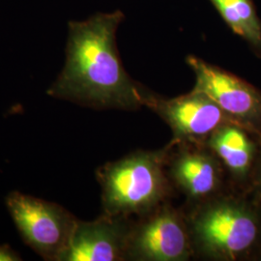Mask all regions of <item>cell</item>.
I'll return each instance as SVG.
<instances>
[{
  "instance_id": "7",
  "label": "cell",
  "mask_w": 261,
  "mask_h": 261,
  "mask_svg": "<svg viewBox=\"0 0 261 261\" xmlns=\"http://www.w3.org/2000/svg\"><path fill=\"white\" fill-rule=\"evenodd\" d=\"M187 64L196 76L194 88L206 94L234 123L261 137V91L241 77L194 56Z\"/></svg>"
},
{
  "instance_id": "2",
  "label": "cell",
  "mask_w": 261,
  "mask_h": 261,
  "mask_svg": "<svg viewBox=\"0 0 261 261\" xmlns=\"http://www.w3.org/2000/svg\"><path fill=\"white\" fill-rule=\"evenodd\" d=\"M181 208L194 259H261V208L247 194L228 190L196 205Z\"/></svg>"
},
{
  "instance_id": "6",
  "label": "cell",
  "mask_w": 261,
  "mask_h": 261,
  "mask_svg": "<svg viewBox=\"0 0 261 261\" xmlns=\"http://www.w3.org/2000/svg\"><path fill=\"white\" fill-rule=\"evenodd\" d=\"M169 144L167 173L174 191L185 197L182 206L196 205L232 190L221 162L206 144L172 140Z\"/></svg>"
},
{
  "instance_id": "5",
  "label": "cell",
  "mask_w": 261,
  "mask_h": 261,
  "mask_svg": "<svg viewBox=\"0 0 261 261\" xmlns=\"http://www.w3.org/2000/svg\"><path fill=\"white\" fill-rule=\"evenodd\" d=\"M194 252L181 207L171 201L134 218L126 261H189Z\"/></svg>"
},
{
  "instance_id": "9",
  "label": "cell",
  "mask_w": 261,
  "mask_h": 261,
  "mask_svg": "<svg viewBox=\"0 0 261 261\" xmlns=\"http://www.w3.org/2000/svg\"><path fill=\"white\" fill-rule=\"evenodd\" d=\"M134 218L103 214L76 223L63 261H126Z\"/></svg>"
},
{
  "instance_id": "3",
  "label": "cell",
  "mask_w": 261,
  "mask_h": 261,
  "mask_svg": "<svg viewBox=\"0 0 261 261\" xmlns=\"http://www.w3.org/2000/svg\"><path fill=\"white\" fill-rule=\"evenodd\" d=\"M170 144L157 150H137L96 170L102 213L137 218L171 201L175 191L166 164Z\"/></svg>"
},
{
  "instance_id": "12",
  "label": "cell",
  "mask_w": 261,
  "mask_h": 261,
  "mask_svg": "<svg viewBox=\"0 0 261 261\" xmlns=\"http://www.w3.org/2000/svg\"><path fill=\"white\" fill-rule=\"evenodd\" d=\"M261 208V146L250 187L246 193Z\"/></svg>"
},
{
  "instance_id": "1",
  "label": "cell",
  "mask_w": 261,
  "mask_h": 261,
  "mask_svg": "<svg viewBox=\"0 0 261 261\" xmlns=\"http://www.w3.org/2000/svg\"><path fill=\"white\" fill-rule=\"evenodd\" d=\"M123 19L121 11H115L68 23L65 64L48 96L98 111L147 107L155 93L126 72L116 45Z\"/></svg>"
},
{
  "instance_id": "13",
  "label": "cell",
  "mask_w": 261,
  "mask_h": 261,
  "mask_svg": "<svg viewBox=\"0 0 261 261\" xmlns=\"http://www.w3.org/2000/svg\"><path fill=\"white\" fill-rule=\"evenodd\" d=\"M22 259L18 252L9 245H0V261H20Z\"/></svg>"
},
{
  "instance_id": "11",
  "label": "cell",
  "mask_w": 261,
  "mask_h": 261,
  "mask_svg": "<svg viewBox=\"0 0 261 261\" xmlns=\"http://www.w3.org/2000/svg\"><path fill=\"white\" fill-rule=\"evenodd\" d=\"M232 32L261 57V20L252 0H209Z\"/></svg>"
},
{
  "instance_id": "8",
  "label": "cell",
  "mask_w": 261,
  "mask_h": 261,
  "mask_svg": "<svg viewBox=\"0 0 261 261\" xmlns=\"http://www.w3.org/2000/svg\"><path fill=\"white\" fill-rule=\"evenodd\" d=\"M146 108L168 125L176 143L204 145L215 130L234 123L211 98L195 88L171 99L154 94Z\"/></svg>"
},
{
  "instance_id": "4",
  "label": "cell",
  "mask_w": 261,
  "mask_h": 261,
  "mask_svg": "<svg viewBox=\"0 0 261 261\" xmlns=\"http://www.w3.org/2000/svg\"><path fill=\"white\" fill-rule=\"evenodd\" d=\"M6 206L28 247L45 260L63 261L77 218L58 203L18 191L6 196Z\"/></svg>"
},
{
  "instance_id": "10",
  "label": "cell",
  "mask_w": 261,
  "mask_h": 261,
  "mask_svg": "<svg viewBox=\"0 0 261 261\" xmlns=\"http://www.w3.org/2000/svg\"><path fill=\"white\" fill-rule=\"evenodd\" d=\"M206 145L221 162L230 188L246 194L260 151V136L236 123H227L215 130Z\"/></svg>"
}]
</instances>
